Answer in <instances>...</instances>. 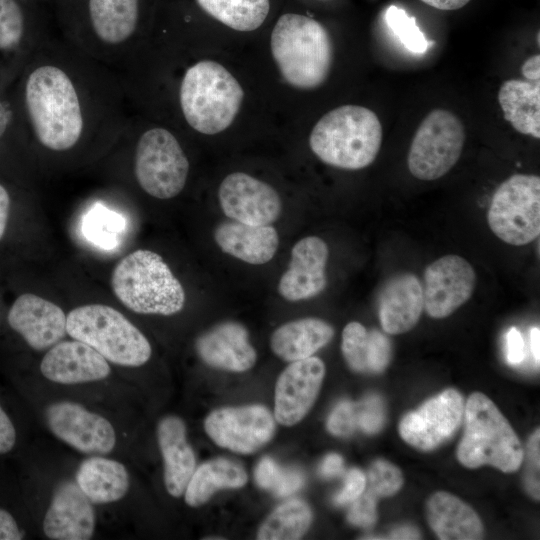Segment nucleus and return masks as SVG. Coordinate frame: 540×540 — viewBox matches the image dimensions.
<instances>
[{
    "label": "nucleus",
    "instance_id": "f8f14e48",
    "mask_svg": "<svg viewBox=\"0 0 540 540\" xmlns=\"http://www.w3.org/2000/svg\"><path fill=\"white\" fill-rule=\"evenodd\" d=\"M204 429L218 446L240 454H251L272 439L275 418L262 405L224 407L206 417Z\"/></svg>",
    "mask_w": 540,
    "mask_h": 540
},
{
    "label": "nucleus",
    "instance_id": "5701e85b",
    "mask_svg": "<svg viewBox=\"0 0 540 540\" xmlns=\"http://www.w3.org/2000/svg\"><path fill=\"white\" fill-rule=\"evenodd\" d=\"M424 308L423 287L412 273H401L384 285L379 300V318L383 330L392 335L411 330Z\"/></svg>",
    "mask_w": 540,
    "mask_h": 540
},
{
    "label": "nucleus",
    "instance_id": "e433bc0d",
    "mask_svg": "<svg viewBox=\"0 0 540 540\" xmlns=\"http://www.w3.org/2000/svg\"><path fill=\"white\" fill-rule=\"evenodd\" d=\"M391 356L392 347L388 337L375 329L368 331L367 372H382Z\"/></svg>",
    "mask_w": 540,
    "mask_h": 540
},
{
    "label": "nucleus",
    "instance_id": "1a4fd4ad",
    "mask_svg": "<svg viewBox=\"0 0 540 540\" xmlns=\"http://www.w3.org/2000/svg\"><path fill=\"white\" fill-rule=\"evenodd\" d=\"M487 221L492 232L514 246L526 245L540 234V178L515 174L495 191Z\"/></svg>",
    "mask_w": 540,
    "mask_h": 540
},
{
    "label": "nucleus",
    "instance_id": "c03bdc74",
    "mask_svg": "<svg viewBox=\"0 0 540 540\" xmlns=\"http://www.w3.org/2000/svg\"><path fill=\"white\" fill-rule=\"evenodd\" d=\"M93 218H90V225H89V232L91 236L93 237H101L102 242L108 244L107 241V234L108 231L114 233L118 229L122 228V223L120 221H117L116 216H114L109 223L107 221L109 220L110 216L105 215V213H101V215H97V213H93Z\"/></svg>",
    "mask_w": 540,
    "mask_h": 540
},
{
    "label": "nucleus",
    "instance_id": "f03ea898",
    "mask_svg": "<svg viewBox=\"0 0 540 540\" xmlns=\"http://www.w3.org/2000/svg\"><path fill=\"white\" fill-rule=\"evenodd\" d=\"M69 43L95 60L126 52L142 18V0H51Z\"/></svg>",
    "mask_w": 540,
    "mask_h": 540
},
{
    "label": "nucleus",
    "instance_id": "4d7b16f0",
    "mask_svg": "<svg viewBox=\"0 0 540 540\" xmlns=\"http://www.w3.org/2000/svg\"><path fill=\"white\" fill-rule=\"evenodd\" d=\"M34 1H37V2L45 4V5H49V3L51 2V0H34Z\"/></svg>",
    "mask_w": 540,
    "mask_h": 540
},
{
    "label": "nucleus",
    "instance_id": "c85d7f7f",
    "mask_svg": "<svg viewBox=\"0 0 540 540\" xmlns=\"http://www.w3.org/2000/svg\"><path fill=\"white\" fill-rule=\"evenodd\" d=\"M504 118L525 135L540 138V83L511 79L498 92Z\"/></svg>",
    "mask_w": 540,
    "mask_h": 540
},
{
    "label": "nucleus",
    "instance_id": "bb28decb",
    "mask_svg": "<svg viewBox=\"0 0 540 540\" xmlns=\"http://www.w3.org/2000/svg\"><path fill=\"white\" fill-rule=\"evenodd\" d=\"M430 527L441 540H477L483 535L479 516L466 503L447 492H436L427 501Z\"/></svg>",
    "mask_w": 540,
    "mask_h": 540
},
{
    "label": "nucleus",
    "instance_id": "6e6552de",
    "mask_svg": "<svg viewBox=\"0 0 540 540\" xmlns=\"http://www.w3.org/2000/svg\"><path fill=\"white\" fill-rule=\"evenodd\" d=\"M67 334L119 366H142L152 354L145 335L121 312L103 304H88L71 310L67 316Z\"/></svg>",
    "mask_w": 540,
    "mask_h": 540
},
{
    "label": "nucleus",
    "instance_id": "c756f323",
    "mask_svg": "<svg viewBox=\"0 0 540 540\" xmlns=\"http://www.w3.org/2000/svg\"><path fill=\"white\" fill-rule=\"evenodd\" d=\"M51 11L34 0H0V52L18 48L31 32L45 30Z\"/></svg>",
    "mask_w": 540,
    "mask_h": 540
},
{
    "label": "nucleus",
    "instance_id": "0eeeda50",
    "mask_svg": "<svg viewBox=\"0 0 540 540\" xmlns=\"http://www.w3.org/2000/svg\"><path fill=\"white\" fill-rule=\"evenodd\" d=\"M464 414L465 431L457 448L459 462L467 468L489 465L505 473L518 470L523 461L520 440L492 400L474 392Z\"/></svg>",
    "mask_w": 540,
    "mask_h": 540
},
{
    "label": "nucleus",
    "instance_id": "f3484780",
    "mask_svg": "<svg viewBox=\"0 0 540 540\" xmlns=\"http://www.w3.org/2000/svg\"><path fill=\"white\" fill-rule=\"evenodd\" d=\"M325 375L323 361L314 356L291 362L275 387L274 418L284 426L302 420L314 404Z\"/></svg>",
    "mask_w": 540,
    "mask_h": 540
},
{
    "label": "nucleus",
    "instance_id": "2f4dec72",
    "mask_svg": "<svg viewBox=\"0 0 540 540\" xmlns=\"http://www.w3.org/2000/svg\"><path fill=\"white\" fill-rule=\"evenodd\" d=\"M207 14L237 31H253L266 19L269 0H195Z\"/></svg>",
    "mask_w": 540,
    "mask_h": 540
},
{
    "label": "nucleus",
    "instance_id": "09e8293b",
    "mask_svg": "<svg viewBox=\"0 0 540 540\" xmlns=\"http://www.w3.org/2000/svg\"><path fill=\"white\" fill-rule=\"evenodd\" d=\"M344 470L343 458L336 453L325 456L319 467V473L324 478L340 475Z\"/></svg>",
    "mask_w": 540,
    "mask_h": 540
},
{
    "label": "nucleus",
    "instance_id": "4468645a",
    "mask_svg": "<svg viewBox=\"0 0 540 540\" xmlns=\"http://www.w3.org/2000/svg\"><path fill=\"white\" fill-rule=\"evenodd\" d=\"M463 415L462 395L455 389H446L406 414L400 421L399 434L417 449L433 450L456 432Z\"/></svg>",
    "mask_w": 540,
    "mask_h": 540
},
{
    "label": "nucleus",
    "instance_id": "412c9836",
    "mask_svg": "<svg viewBox=\"0 0 540 540\" xmlns=\"http://www.w3.org/2000/svg\"><path fill=\"white\" fill-rule=\"evenodd\" d=\"M40 371L49 381L72 385L103 380L111 368L94 348L73 339L50 347L41 360Z\"/></svg>",
    "mask_w": 540,
    "mask_h": 540
},
{
    "label": "nucleus",
    "instance_id": "cd10ccee",
    "mask_svg": "<svg viewBox=\"0 0 540 540\" xmlns=\"http://www.w3.org/2000/svg\"><path fill=\"white\" fill-rule=\"evenodd\" d=\"M334 330L317 318L290 321L277 328L270 339L272 351L281 359L293 362L312 356L328 344Z\"/></svg>",
    "mask_w": 540,
    "mask_h": 540
},
{
    "label": "nucleus",
    "instance_id": "3c124183",
    "mask_svg": "<svg viewBox=\"0 0 540 540\" xmlns=\"http://www.w3.org/2000/svg\"><path fill=\"white\" fill-rule=\"evenodd\" d=\"M523 76L532 80L539 81L540 79V55L536 54L529 57L521 66Z\"/></svg>",
    "mask_w": 540,
    "mask_h": 540
},
{
    "label": "nucleus",
    "instance_id": "b1692460",
    "mask_svg": "<svg viewBox=\"0 0 540 540\" xmlns=\"http://www.w3.org/2000/svg\"><path fill=\"white\" fill-rule=\"evenodd\" d=\"M157 439L164 462L166 490L171 496L180 497L196 469V458L187 441L185 423L178 416H165L158 423Z\"/></svg>",
    "mask_w": 540,
    "mask_h": 540
},
{
    "label": "nucleus",
    "instance_id": "79ce46f5",
    "mask_svg": "<svg viewBox=\"0 0 540 540\" xmlns=\"http://www.w3.org/2000/svg\"><path fill=\"white\" fill-rule=\"evenodd\" d=\"M282 470L272 458L264 457L256 466L255 481L262 489L272 491L281 476Z\"/></svg>",
    "mask_w": 540,
    "mask_h": 540
},
{
    "label": "nucleus",
    "instance_id": "c9c22d12",
    "mask_svg": "<svg viewBox=\"0 0 540 540\" xmlns=\"http://www.w3.org/2000/svg\"><path fill=\"white\" fill-rule=\"evenodd\" d=\"M369 490L377 497L395 494L403 484L401 471L386 460H376L368 472Z\"/></svg>",
    "mask_w": 540,
    "mask_h": 540
},
{
    "label": "nucleus",
    "instance_id": "58836bf2",
    "mask_svg": "<svg viewBox=\"0 0 540 540\" xmlns=\"http://www.w3.org/2000/svg\"><path fill=\"white\" fill-rule=\"evenodd\" d=\"M357 405V426L365 433H376L384 424V408L378 396H369Z\"/></svg>",
    "mask_w": 540,
    "mask_h": 540
},
{
    "label": "nucleus",
    "instance_id": "473e14b6",
    "mask_svg": "<svg viewBox=\"0 0 540 540\" xmlns=\"http://www.w3.org/2000/svg\"><path fill=\"white\" fill-rule=\"evenodd\" d=\"M312 522V511L300 499H291L278 506L260 526L259 540L300 539Z\"/></svg>",
    "mask_w": 540,
    "mask_h": 540
},
{
    "label": "nucleus",
    "instance_id": "2eb2a0df",
    "mask_svg": "<svg viewBox=\"0 0 540 540\" xmlns=\"http://www.w3.org/2000/svg\"><path fill=\"white\" fill-rule=\"evenodd\" d=\"M476 275L461 256L445 255L427 266L424 272L423 303L435 319L451 315L473 294Z\"/></svg>",
    "mask_w": 540,
    "mask_h": 540
},
{
    "label": "nucleus",
    "instance_id": "a878e982",
    "mask_svg": "<svg viewBox=\"0 0 540 540\" xmlns=\"http://www.w3.org/2000/svg\"><path fill=\"white\" fill-rule=\"evenodd\" d=\"M75 482L93 505H104L119 501L129 490L130 477L124 464L91 455L79 465Z\"/></svg>",
    "mask_w": 540,
    "mask_h": 540
},
{
    "label": "nucleus",
    "instance_id": "423d86ee",
    "mask_svg": "<svg viewBox=\"0 0 540 540\" xmlns=\"http://www.w3.org/2000/svg\"><path fill=\"white\" fill-rule=\"evenodd\" d=\"M111 287L118 300L139 314L174 315L185 305V291L163 258L139 249L114 268Z\"/></svg>",
    "mask_w": 540,
    "mask_h": 540
},
{
    "label": "nucleus",
    "instance_id": "a19ab883",
    "mask_svg": "<svg viewBox=\"0 0 540 540\" xmlns=\"http://www.w3.org/2000/svg\"><path fill=\"white\" fill-rule=\"evenodd\" d=\"M365 487V474L361 470L353 468L347 472L344 480V486L342 490L335 496L334 501L337 505H346L348 503H352L364 492Z\"/></svg>",
    "mask_w": 540,
    "mask_h": 540
},
{
    "label": "nucleus",
    "instance_id": "49530a36",
    "mask_svg": "<svg viewBox=\"0 0 540 540\" xmlns=\"http://www.w3.org/2000/svg\"><path fill=\"white\" fill-rule=\"evenodd\" d=\"M16 443V430L9 416L0 406V454L11 451Z\"/></svg>",
    "mask_w": 540,
    "mask_h": 540
},
{
    "label": "nucleus",
    "instance_id": "ddd939ff",
    "mask_svg": "<svg viewBox=\"0 0 540 540\" xmlns=\"http://www.w3.org/2000/svg\"><path fill=\"white\" fill-rule=\"evenodd\" d=\"M45 420L54 436L81 453L105 455L116 445L111 422L79 403H52L46 408Z\"/></svg>",
    "mask_w": 540,
    "mask_h": 540
},
{
    "label": "nucleus",
    "instance_id": "39448f33",
    "mask_svg": "<svg viewBox=\"0 0 540 540\" xmlns=\"http://www.w3.org/2000/svg\"><path fill=\"white\" fill-rule=\"evenodd\" d=\"M244 91L235 77L211 60L188 67L179 87L180 108L195 131L213 135L227 129L239 112Z\"/></svg>",
    "mask_w": 540,
    "mask_h": 540
},
{
    "label": "nucleus",
    "instance_id": "7c9ffc66",
    "mask_svg": "<svg viewBox=\"0 0 540 540\" xmlns=\"http://www.w3.org/2000/svg\"><path fill=\"white\" fill-rule=\"evenodd\" d=\"M247 482L244 468L228 459L218 458L201 464L194 470L184 491L187 505L198 507L218 490L240 488Z\"/></svg>",
    "mask_w": 540,
    "mask_h": 540
},
{
    "label": "nucleus",
    "instance_id": "6ab92c4d",
    "mask_svg": "<svg viewBox=\"0 0 540 540\" xmlns=\"http://www.w3.org/2000/svg\"><path fill=\"white\" fill-rule=\"evenodd\" d=\"M96 524L93 503L75 481H63L54 490L43 519V531L53 540H88Z\"/></svg>",
    "mask_w": 540,
    "mask_h": 540
},
{
    "label": "nucleus",
    "instance_id": "a211bd4d",
    "mask_svg": "<svg viewBox=\"0 0 540 540\" xmlns=\"http://www.w3.org/2000/svg\"><path fill=\"white\" fill-rule=\"evenodd\" d=\"M9 326L34 350L48 349L67 334V316L55 303L32 293L13 302L7 315Z\"/></svg>",
    "mask_w": 540,
    "mask_h": 540
},
{
    "label": "nucleus",
    "instance_id": "72a5a7b5",
    "mask_svg": "<svg viewBox=\"0 0 540 540\" xmlns=\"http://www.w3.org/2000/svg\"><path fill=\"white\" fill-rule=\"evenodd\" d=\"M385 21L407 50L417 54L427 50L428 41L416 24V19L409 16L402 8L395 5L389 6L385 12Z\"/></svg>",
    "mask_w": 540,
    "mask_h": 540
},
{
    "label": "nucleus",
    "instance_id": "603ef678",
    "mask_svg": "<svg viewBox=\"0 0 540 540\" xmlns=\"http://www.w3.org/2000/svg\"><path fill=\"white\" fill-rule=\"evenodd\" d=\"M423 3L439 10H457L465 6L470 0H421Z\"/></svg>",
    "mask_w": 540,
    "mask_h": 540
},
{
    "label": "nucleus",
    "instance_id": "864d4df0",
    "mask_svg": "<svg viewBox=\"0 0 540 540\" xmlns=\"http://www.w3.org/2000/svg\"><path fill=\"white\" fill-rule=\"evenodd\" d=\"M13 112L7 102L0 98V139L12 123Z\"/></svg>",
    "mask_w": 540,
    "mask_h": 540
},
{
    "label": "nucleus",
    "instance_id": "de8ad7c7",
    "mask_svg": "<svg viewBox=\"0 0 540 540\" xmlns=\"http://www.w3.org/2000/svg\"><path fill=\"white\" fill-rule=\"evenodd\" d=\"M23 534L14 517L0 508V540H19Z\"/></svg>",
    "mask_w": 540,
    "mask_h": 540
},
{
    "label": "nucleus",
    "instance_id": "393cba45",
    "mask_svg": "<svg viewBox=\"0 0 540 540\" xmlns=\"http://www.w3.org/2000/svg\"><path fill=\"white\" fill-rule=\"evenodd\" d=\"M219 248L246 263L269 262L279 246V236L271 225H250L237 221L222 222L214 230Z\"/></svg>",
    "mask_w": 540,
    "mask_h": 540
},
{
    "label": "nucleus",
    "instance_id": "9b49d317",
    "mask_svg": "<svg viewBox=\"0 0 540 540\" xmlns=\"http://www.w3.org/2000/svg\"><path fill=\"white\" fill-rule=\"evenodd\" d=\"M465 142L461 120L445 109L432 110L419 125L407 157L410 173L425 181L444 176L459 160Z\"/></svg>",
    "mask_w": 540,
    "mask_h": 540
},
{
    "label": "nucleus",
    "instance_id": "7ed1b4c3",
    "mask_svg": "<svg viewBox=\"0 0 540 540\" xmlns=\"http://www.w3.org/2000/svg\"><path fill=\"white\" fill-rule=\"evenodd\" d=\"M383 130L370 109L344 105L325 114L309 137L312 152L324 163L347 170L369 166L381 148Z\"/></svg>",
    "mask_w": 540,
    "mask_h": 540
},
{
    "label": "nucleus",
    "instance_id": "20e7f679",
    "mask_svg": "<svg viewBox=\"0 0 540 540\" xmlns=\"http://www.w3.org/2000/svg\"><path fill=\"white\" fill-rule=\"evenodd\" d=\"M273 58L285 81L299 89H314L327 79L333 46L318 21L294 13L283 14L270 40Z\"/></svg>",
    "mask_w": 540,
    "mask_h": 540
},
{
    "label": "nucleus",
    "instance_id": "aec40b11",
    "mask_svg": "<svg viewBox=\"0 0 540 540\" xmlns=\"http://www.w3.org/2000/svg\"><path fill=\"white\" fill-rule=\"evenodd\" d=\"M328 256V246L321 238L300 239L292 247L288 269L280 278V295L288 301H300L320 294L327 285Z\"/></svg>",
    "mask_w": 540,
    "mask_h": 540
},
{
    "label": "nucleus",
    "instance_id": "ea45409f",
    "mask_svg": "<svg viewBox=\"0 0 540 540\" xmlns=\"http://www.w3.org/2000/svg\"><path fill=\"white\" fill-rule=\"evenodd\" d=\"M377 496L369 489L363 492L352 502L348 512V521L355 526L369 527L373 525L377 518L376 513Z\"/></svg>",
    "mask_w": 540,
    "mask_h": 540
},
{
    "label": "nucleus",
    "instance_id": "5fc2aeb1",
    "mask_svg": "<svg viewBox=\"0 0 540 540\" xmlns=\"http://www.w3.org/2000/svg\"><path fill=\"white\" fill-rule=\"evenodd\" d=\"M391 539H419L420 534L414 527L402 526L396 528L390 534Z\"/></svg>",
    "mask_w": 540,
    "mask_h": 540
},
{
    "label": "nucleus",
    "instance_id": "f257e3e1",
    "mask_svg": "<svg viewBox=\"0 0 540 540\" xmlns=\"http://www.w3.org/2000/svg\"><path fill=\"white\" fill-rule=\"evenodd\" d=\"M94 58L71 45L44 40L22 84L27 124L45 149L66 152L89 129L119 124L121 86Z\"/></svg>",
    "mask_w": 540,
    "mask_h": 540
},
{
    "label": "nucleus",
    "instance_id": "6e6d98bb",
    "mask_svg": "<svg viewBox=\"0 0 540 540\" xmlns=\"http://www.w3.org/2000/svg\"><path fill=\"white\" fill-rule=\"evenodd\" d=\"M530 348L537 365L540 362V329L533 327L530 330Z\"/></svg>",
    "mask_w": 540,
    "mask_h": 540
},
{
    "label": "nucleus",
    "instance_id": "4c0bfd02",
    "mask_svg": "<svg viewBox=\"0 0 540 540\" xmlns=\"http://www.w3.org/2000/svg\"><path fill=\"white\" fill-rule=\"evenodd\" d=\"M357 427V405L347 400L338 403L327 420V429L335 436H348Z\"/></svg>",
    "mask_w": 540,
    "mask_h": 540
},
{
    "label": "nucleus",
    "instance_id": "9d476101",
    "mask_svg": "<svg viewBox=\"0 0 540 540\" xmlns=\"http://www.w3.org/2000/svg\"><path fill=\"white\" fill-rule=\"evenodd\" d=\"M134 173L139 186L150 196L170 199L184 188L189 161L176 137L154 127L143 132L136 144Z\"/></svg>",
    "mask_w": 540,
    "mask_h": 540
},
{
    "label": "nucleus",
    "instance_id": "37998d69",
    "mask_svg": "<svg viewBox=\"0 0 540 540\" xmlns=\"http://www.w3.org/2000/svg\"><path fill=\"white\" fill-rule=\"evenodd\" d=\"M305 477L297 469L282 470L281 476L272 492L278 497H287L297 492L304 484Z\"/></svg>",
    "mask_w": 540,
    "mask_h": 540
},
{
    "label": "nucleus",
    "instance_id": "8fccbe9b",
    "mask_svg": "<svg viewBox=\"0 0 540 540\" xmlns=\"http://www.w3.org/2000/svg\"><path fill=\"white\" fill-rule=\"evenodd\" d=\"M11 198L8 190L0 183V241L3 239L9 218Z\"/></svg>",
    "mask_w": 540,
    "mask_h": 540
},
{
    "label": "nucleus",
    "instance_id": "f704fd0d",
    "mask_svg": "<svg viewBox=\"0 0 540 540\" xmlns=\"http://www.w3.org/2000/svg\"><path fill=\"white\" fill-rule=\"evenodd\" d=\"M342 354L356 372H367L368 331L359 322H350L343 329Z\"/></svg>",
    "mask_w": 540,
    "mask_h": 540
},
{
    "label": "nucleus",
    "instance_id": "a18cd8bd",
    "mask_svg": "<svg viewBox=\"0 0 540 540\" xmlns=\"http://www.w3.org/2000/svg\"><path fill=\"white\" fill-rule=\"evenodd\" d=\"M507 361L512 365L521 363L526 355L525 342L521 332L511 327L506 333Z\"/></svg>",
    "mask_w": 540,
    "mask_h": 540
},
{
    "label": "nucleus",
    "instance_id": "4be33fe9",
    "mask_svg": "<svg viewBox=\"0 0 540 540\" xmlns=\"http://www.w3.org/2000/svg\"><path fill=\"white\" fill-rule=\"evenodd\" d=\"M195 347L207 365L232 372L249 370L257 359L247 329L234 321L209 329L198 337Z\"/></svg>",
    "mask_w": 540,
    "mask_h": 540
},
{
    "label": "nucleus",
    "instance_id": "dca6fc26",
    "mask_svg": "<svg viewBox=\"0 0 540 540\" xmlns=\"http://www.w3.org/2000/svg\"><path fill=\"white\" fill-rule=\"evenodd\" d=\"M218 199L227 217L250 225H270L282 211L276 190L243 172L231 173L223 179Z\"/></svg>",
    "mask_w": 540,
    "mask_h": 540
}]
</instances>
